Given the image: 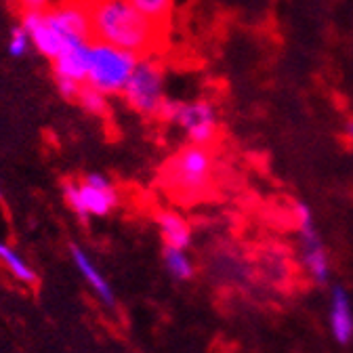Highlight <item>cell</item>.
Segmentation results:
<instances>
[{
    "label": "cell",
    "mask_w": 353,
    "mask_h": 353,
    "mask_svg": "<svg viewBox=\"0 0 353 353\" xmlns=\"http://www.w3.org/2000/svg\"><path fill=\"white\" fill-rule=\"evenodd\" d=\"M5 200V194H3V190H0V202H3Z\"/></svg>",
    "instance_id": "22"
},
{
    "label": "cell",
    "mask_w": 353,
    "mask_h": 353,
    "mask_svg": "<svg viewBox=\"0 0 353 353\" xmlns=\"http://www.w3.org/2000/svg\"><path fill=\"white\" fill-rule=\"evenodd\" d=\"M347 137L353 141V122H349V124H347Z\"/></svg>",
    "instance_id": "21"
},
{
    "label": "cell",
    "mask_w": 353,
    "mask_h": 353,
    "mask_svg": "<svg viewBox=\"0 0 353 353\" xmlns=\"http://www.w3.org/2000/svg\"><path fill=\"white\" fill-rule=\"evenodd\" d=\"M130 3L135 5L143 15H148L152 21L164 26L170 15L174 0H130Z\"/></svg>",
    "instance_id": "16"
},
{
    "label": "cell",
    "mask_w": 353,
    "mask_h": 353,
    "mask_svg": "<svg viewBox=\"0 0 353 353\" xmlns=\"http://www.w3.org/2000/svg\"><path fill=\"white\" fill-rule=\"evenodd\" d=\"M137 59H139L137 55H132L124 49L93 40L91 51H88L86 82L99 88L108 97L122 95L132 70L137 65Z\"/></svg>",
    "instance_id": "3"
},
{
    "label": "cell",
    "mask_w": 353,
    "mask_h": 353,
    "mask_svg": "<svg viewBox=\"0 0 353 353\" xmlns=\"http://www.w3.org/2000/svg\"><path fill=\"white\" fill-rule=\"evenodd\" d=\"M158 179L179 202H198L206 198L214 179V156L210 148L188 143L160 166Z\"/></svg>",
    "instance_id": "2"
},
{
    "label": "cell",
    "mask_w": 353,
    "mask_h": 353,
    "mask_svg": "<svg viewBox=\"0 0 353 353\" xmlns=\"http://www.w3.org/2000/svg\"><path fill=\"white\" fill-rule=\"evenodd\" d=\"M0 261H3V265L11 272V276H13L17 282L26 284V286H36V282H38L36 272H34V270L30 268V265L21 259V254H19L15 248H11V246L5 244V242H0Z\"/></svg>",
    "instance_id": "13"
},
{
    "label": "cell",
    "mask_w": 353,
    "mask_h": 353,
    "mask_svg": "<svg viewBox=\"0 0 353 353\" xmlns=\"http://www.w3.org/2000/svg\"><path fill=\"white\" fill-rule=\"evenodd\" d=\"M292 214H294V223H296L301 246H303L305 270L316 284L324 286L330 278V261H328V252L320 240V234L316 230L314 214L305 202H294Z\"/></svg>",
    "instance_id": "6"
},
{
    "label": "cell",
    "mask_w": 353,
    "mask_h": 353,
    "mask_svg": "<svg viewBox=\"0 0 353 353\" xmlns=\"http://www.w3.org/2000/svg\"><path fill=\"white\" fill-rule=\"evenodd\" d=\"M162 259H164V268L166 272L174 278V280H192L196 270L192 259L185 254V248H172V246H164L162 250Z\"/></svg>",
    "instance_id": "14"
},
{
    "label": "cell",
    "mask_w": 353,
    "mask_h": 353,
    "mask_svg": "<svg viewBox=\"0 0 353 353\" xmlns=\"http://www.w3.org/2000/svg\"><path fill=\"white\" fill-rule=\"evenodd\" d=\"M70 252H72V259H74V263H76V268H78L80 276L86 280L88 286L93 288V292L97 294V299H99L103 305L114 307V303H116L114 290H112L110 282L103 278V274L95 268V263H93L91 259H88V254H86L80 246H76V244L70 246Z\"/></svg>",
    "instance_id": "10"
},
{
    "label": "cell",
    "mask_w": 353,
    "mask_h": 353,
    "mask_svg": "<svg viewBox=\"0 0 353 353\" xmlns=\"http://www.w3.org/2000/svg\"><path fill=\"white\" fill-rule=\"evenodd\" d=\"M91 15L93 40L124 49L137 57L160 49L166 26L152 21L130 0H84Z\"/></svg>",
    "instance_id": "1"
},
{
    "label": "cell",
    "mask_w": 353,
    "mask_h": 353,
    "mask_svg": "<svg viewBox=\"0 0 353 353\" xmlns=\"http://www.w3.org/2000/svg\"><path fill=\"white\" fill-rule=\"evenodd\" d=\"M55 84H57L59 95H61L65 101L76 103L78 93H80V86H82L80 82H76V80H68V78H55Z\"/></svg>",
    "instance_id": "19"
},
{
    "label": "cell",
    "mask_w": 353,
    "mask_h": 353,
    "mask_svg": "<svg viewBox=\"0 0 353 353\" xmlns=\"http://www.w3.org/2000/svg\"><path fill=\"white\" fill-rule=\"evenodd\" d=\"M158 232L164 242V246L172 248H188L192 242V228L188 221L174 210H162L156 216Z\"/></svg>",
    "instance_id": "12"
},
{
    "label": "cell",
    "mask_w": 353,
    "mask_h": 353,
    "mask_svg": "<svg viewBox=\"0 0 353 353\" xmlns=\"http://www.w3.org/2000/svg\"><path fill=\"white\" fill-rule=\"evenodd\" d=\"M88 216H108L118 206V192L101 172H88L78 181Z\"/></svg>",
    "instance_id": "8"
},
{
    "label": "cell",
    "mask_w": 353,
    "mask_h": 353,
    "mask_svg": "<svg viewBox=\"0 0 353 353\" xmlns=\"http://www.w3.org/2000/svg\"><path fill=\"white\" fill-rule=\"evenodd\" d=\"M160 120L179 126L190 143L210 148L219 135V114L216 108L206 99L196 101H174L168 99L162 103L158 116Z\"/></svg>",
    "instance_id": "4"
},
{
    "label": "cell",
    "mask_w": 353,
    "mask_h": 353,
    "mask_svg": "<svg viewBox=\"0 0 353 353\" xmlns=\"http://www.w3.org/2000/svg\"><path fill=\"white\" fill-rule=\"evenodd\" d=\"M63 198H65V204L70 206V210L80 219V221H86L91 219L84 208V202H82V196H80V185L76 181H65L63 183Z\"/></svg>",
    "instance_id": "18"
},
{
    "label": "cell",
    "mask_w": 353,
    "mask_h": 353,
    "mask_svg": "<svg viewBox=\"0 0 353 353\" xmlns=\"http://www.w3.org/2000/svg\"><path fill=\"white\" fill-rule=\"evenodd\" d=\"M91 42H72L51 61L53 76L55 78H68L76 80L80 84L86 82V72H88V51H91Z\"/></svg>",
    "instance_id": "9"
},
{
    "label": "cell",
    "mask_w": 353,
    "mask_h": 353,
    "mask_svg": "<svg viewBox=\"0 0 353 353\" xmlns=\"http://www.w3.org/2000/svg\"><path fill=\"white\" fill-rule=\"evenodd\" d=\"M124 101L141 116L156 118L162 103L166 101L164 93V68L154 55H143L137 59L124 91Z\"/></svg>",
    "instance_id": "5"
},
{
    "label": "cell",
    "mask_w": 353,
    "mask_h": 353,
    "mask_svg": "<svg viewBox=\"0 0 353 353\" xmlns=\"http://www.w3.org/2000/svg\"><path fill=\"white\" fill-rule=\"evenodd\" d=\"M9 55L19 59V57H26L32 49V38L28 34V30L23 26H15L11 30V36H9Z\"/></svg>",
    "instance_id": "17"
},
{
    "label": "cell",
    "mask_w": 353,
    "mask_h": 353,
    "mask_svg": "<svg viewBox=\"0 0 353 353\" xmlns=\"http://www.w3.org/2000/svg\"><path fill=\"white\" fill-rule=\"evenodd\" d=\"M59 3H63V0H17L21 13H26V11H49Z\"/></svg>",
    "instance_id": "20"
},
{
    "label": "cell",
    "mask_w": 353,
    "mask_h": 353,
    "mask_svg": "<svg viewBox=\"0 0 353 353\" xmlns=\"http://www.w3.org/2000/svg\"><path fill=\"white\" fill-rule=\"evenodd\" d=\"M21 26L28 30V34L32 38V47L44 59L53 61L68 47L65 38L53 26V21L49 19L47 11H26L21 15Z\"/></svg>",
    "instance_id": "7"
},
{
    "label": "cell",
    "mask_w": 353,
    "mask_h": 353,
    "mask_svg": "<svg viewBox=\"0 0 353 353\" xmlns=\"http://www.w3.org/2000/svg\"><path fill=\"white\" fill-rule=\"evenodd\" d=\"M76 103L91 116H105L108 110H110V103H108V95L101 93L99 88L91 86L88 82H84L80 86V93H78V99Z\"/></svg>",
    "instance_id": "15"
},
{
    "label": "cell",
    "mask_w": 353,
    "mask_h": 353,
    "mask_svg": "<svg viewBox=\"0 0 353 353\" xmlns=\"http://www.w3.org/2000/svg\"><path fill=\"white\" fill-rule=\"evenodd\" d=\"M330 330L336 343L347 345L353 339V312L347 292L336 286L330 296Z\"/></svg>",
    "instance_id": "11"
}]
</instances>
